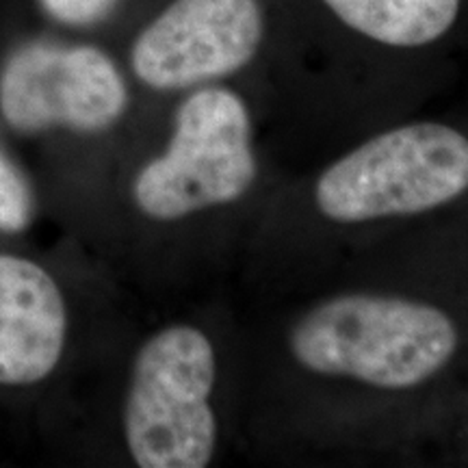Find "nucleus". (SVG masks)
Here are the masks:
<instances>
[{"mask_svg":"<svg viewBox=\"0 0 468 468\" xmlns=\"http://www.w3.org/2000/svg\"><path fill=\"white\" fill-rule=\"evenodd\" d=\"M468 189V139L419 122L368 139L319 176L314 200L338 224L417 215Z\"/></svg>","mask_w":468,"mask_h":468,"instance_id":"f03ea898","label":"nucleus"},{"mask_svg":"<svg viewBox=\"0 0 468 468\" xmlns=\"http://www.w3.org/2000/svg\"><path fill=\"white\" fill-rule=\"evenodd\" d=\"M61 291L42 267L0 254V384L31 386L48 378L66 345Z\"/></svg>","mask_w":468,"mask_h":468,"instance_id":"0eeeda50","label":"nucleus"},{"mask_svg":"<svg viewBox=\"0 0 468 468\" xmlns=\"http://www.w3.org/2000/svg\"><path fill=\"white\" fill-rule=\"evenodd\" d=\"M117 0H42L44 9L69 27H90L101 22Z\"/></svg>","mask_w":468,"mask_h":468,"instance_id":"9d476101","label":"nucleus"},{"mask_svg":"<svg viewBox=\"0 0 468 468\" xmlns=\"http://www.w3.org/2000/svg\"><path fill=\"white\" fill-rule=\"evenodd\" d=\"M289 345L292 358L319 376L401 390L423 384L453 358L458 330L431 303L349 292L308 310Z\"/></svg>","mask_w":468,"mask_h":468,"instance_id":"f257e3e1","label":"nucleus"},{"mask_svg":"<svg viewBox=\"0 0 468 468\" xmlns=\"http://www.w3.org/2000/svg\"><path fill=\"white\" fill-rule=\"evenodd\" d=\"M345 22L373 42L419 48L453 27L460 0H324Z\"/></svg>","mask_w":468,"mask_h":468,"instance_id":"6e6552de","label":"nucleus"},{"mask_svg":"<svg viewBox=\"0 0 468 468\" xmlns=\"http://www.w3.org/2000/svg\"><path fill=\"white\" fill-rule=\"evenodd\" d=\"M250 113L239 93L207 87L176 111L165 154L133 185L134 202L152 219L172 221L237 202L256 180Z\"/></svg>","mask_w":468,"mask_h":468,"instance_id":"20e7f679","label":"nucleus"},{"mask_svg":"<svg viewBox=\"0 0 468 468\" xmlns=\"http://www.w3.org/2000/svg\"><path fill=\"white\" fill-rule=\"evenodd\" d=\"M31 219V197L14 167L0 156V230L17 232Z\"/></svg>","mask_w":468,"mask_h":468,"instance_id":"1a4fd4ad","label":"nucleus"},{"mask_svg":"<svg viewBox=\"0 0 468 468\" xmlns=\"http://www.w3.org/2000/svg\"><path fill=\"white\" fill-rule=\"evenodd\" d=\"M262 33L259 0H174L139 35L131 63L152 90H186L248 66Z\"/></svg>","mask_w":468,"mask_h":468,"instance_id":"423d86ee","label":"nucleus"},{"mask_svg":"<svg viewBox=\"0 0 468 468\" xmlns=\"http://www.w3.org/2000/svg\"><path fill=\"white\" fill-rule=\"evenodd\" d=\"M126 104L120 69L91 46H25L0 79V109L20 133L50 126L98 133L115 124Z\"/></svg>","mask_w":468,"mask_h":468,"instance_id":"39448f33","label":"nucleus"},{"mask_svg":"<svg viewBox=\"0 0 468 468\" xmlns=\"http://www.w3.org/2000/svg\"><path fill=\"white\" fill-rule=\"evenodd\" d=\"M215 376V349L196 327L172 325L144 345L124 408L126 444L137 466L202 468L213 460Z\"/></svg>","mask_w":468,"mask_h":468,"instance_id":"7ed1b4c3","label":"nucleus"}]
</instances>
